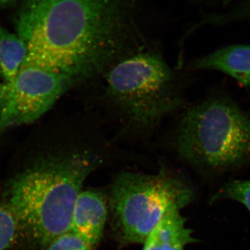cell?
Listing matches in <instances>:
<instances>
[{
    "label": "cell",
    "instance_id": "obj_1",
    "mask_svg": "<svg viewBox=\"0 0 250 250\" xmlns=\"http://www.w3.org/2000/svg\"><path fill=\"white\" fill-rule=\"evenodd\" d=\"M125 0H23L16 34L27 56L23 66L69 77L74 84L104 77L139 47Z\"/></svg>",
    "mask_w": 250,
    "mask_h": 250
},
{
    "label": "cell",
    "instance_id": "obj_14",
    "mask_svg": "<svg viewBox=\"0 0 250 250\" xmlns=\"http://www.w3.org/2000/svg\"><path fill=\"white\" fill-rule=\"evenodd\" d=\"M12 1L13 0H0V4H7Z\"/></svg>",
    "mask_w": 250,
    "mask_h": 250
},
{
    "label": "cell",
    "instance_id": "obj_12",
    "mask_svg": "<svg viewBox=\"0 0 250 250\" xmlns=\"http://www.w3.org/2000/svg\"><path fill=\"white\" fill-rule=\"evenodd\" d=\"M213 200H231L241 203L250 212V180H236L223 186Z\"/></svg>",
    "mask_w": 250,
    "mask_h": 250
},
{
    "label": "cell",
    "instance_id": "obj_7",
    "mask_svg": "<svg viewBox=\"0 0 250 250\" xmlns=\"http://www.w3.org/2000/svg\"><path fill=\"white\" fill-rule=\"evenodd\" d=\"M108 217V195L97 189L83 190L74 207L70 230L95 248L103 240Z\"/></svg>",
    "mask_w": 250,
    "mask_h": 250
},
{
    "label": "cell",
    "instance_id": "obj_3",
    "mask_svg": "<svg viewBox=\"0 0 250 250\" xmlns=\"http://www.w3.org/2000/svg\"><path fill=\"white\" fill-rule=\"evenodd\" d=\"M104 96L121 124L136 137H149L183 104L178 77L159 52L143 47L108 70Z\"/></svg>",
    "mask_w": 250,
    "mask_h": 250
},
{
    "label": "cell",
    "instance_id": "obj_9",
    "mask_svg": "<svg viewBox=\"0 0 250 250\" xmlns=\"http://www.w3.org/2000/svg\"><path fill=\"white\" fill-rule=\"evenodd\" d=\"M181 209L171 207L143 243L142 250H184L196 243Z\"/></svg>",
    "mask_w": 250,
    "mask_h": 250
},
{
    "label": "cell",
    "instance_id": "obj_13",
    "mask_svg": "<svg viewBox=\"0 0 250 250\" xmlns=\"http://www.w3.org/2000/svg\"><path fill=\"white\" fill-rule=\"evenodd\" d=\"M83 238L69 229L54 238L45 250H93Z\"/></svg>",
    "mask_w": 250,
    "mask_h": 250
},
{
    "label": "cell",
    "instance_id": "obj_6",
    "mask_svg": "<svg viewBox=\"0 0 250 250\" xmlns=\"http://www.w3.org/2000/svg\"><path fill=\"white\" fill-rule=\"evenodd\" d=\"M73 85L62 74L22 67L14 79L0 83V132L34 123Z\"/></svg>",
    "mask_w": 250,
    "mask_h": 250
},
{
    "label": "cell",
    "instance_id": "obj_4",
    "mask_svg": "<svg viewBox=\"0 0 250 250\" xmlns=\"http://www.w3.org/2000/svg\"><path fill=\"white\" fill-rule=\"evenodd\" d=\"M173 146L182 160L200 172L233 170L250 161V116L228 98L208 99L184 111Z\"/></svg>",
    "mask_w": 250,
    "mask_h": 250
},
{
    "label": "cell",
    "instance_id": "obj_11",
    "mask_svg": "<svg viewBox=\"0 0 250 250\" xmlns=\"http://www.w3.org/2000/svg\"><path fill=\"white\" fill-rule=\"evenodd\" d=\"M22 236V228L0 190V250H12Z\"/></svg>",
    "mask_w": 250,
    "mask_h": 250
},
{
    "label": "cell",
    "instance_id": "obj_10",
    "mask_svg": "<svg viewBox=\"0 0 250 250\" xmlns=\"http://www.w3.org/2000/svg\"><path fill=\"white\" fill-rule=\"evenodd\" d=\"M27 56V49L16 34L0 25V77L9 82L22 68Z\"/></svg>",
    "mask_w": 250,
    "mask_h": 250
},
{
    "label": "cell",
    "instance_id": "obj_2",
    "mask_svg": "<svg viewBox=\"0 0 250 250\" xmlns=\"http://www.w3.org/2000/svg\"><path fill=\"white\" fill-rule=\"evenodd\" d=\"M106 157L105 148L90 139L13 176L1 191L24 236L45 250L54 238L68 231L85 181Z\"/></svg>",
    "mask_w": 250,
    "mask_h": 250
},
{
    "label": "cell",
    "instance_id": "obj_8",
    "mask_svg": "<svg viewBox=\"0 0 250 250\" xmlns=\"http://www.w3.org/2000/svg\"><path fill=\"white\" fill-rule=\"evenodd\" d=\"M189 68L217 70L227 74L244 86H250V45H233L217 49L195 59Z\"/></svg>",
    "mask_w": 250,
    "mask_h": 250
},
{
    "label": "cell",
    "instance_id": "obj_5",
    "mask_svg": "<svg viewBox=\"0 0 250 250\" xmlns=\"http://www.w3.org/2000/svg\"><path fill=\"white\" fill-rule=\"evenodd\" d=\"M107 195L112 236L121 246L143 244L170 207L182 209L195 198L190 184L164 166L155 174H117Z\"/></svg>",
    "mask_w": 250,
    "mask_h": 250
}]
</instances>
